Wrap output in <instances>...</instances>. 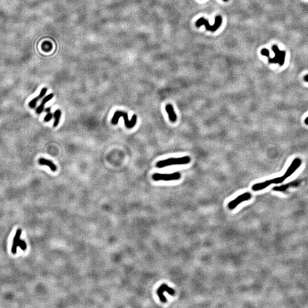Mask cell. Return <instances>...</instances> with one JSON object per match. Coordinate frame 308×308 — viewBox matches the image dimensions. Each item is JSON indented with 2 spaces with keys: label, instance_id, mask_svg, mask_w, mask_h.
Masks as SVG:
<instances>
[{
  "label": "cell",
  "instance_id": "24",
  "mask_svg": "<svg viewBox=\"0 0 308 308\" xmlns=\"http://www.w3.org/2000/svg\"><path fill=\"white\" fill-rule=\"evenodd\" d=\"M305 124H307V125H308V117L305 119Z\"/></svg>",
  "mask_w": 308,
  "mask_h": 308
},
{
  "label": "cell",
  "instance_id": "7",
  "mask_svg": "<svg viewBox=\"0 0 308 308\" xmlns=\"http://www.w3.org/2000/svg\"><path fill=\"white\" fill-rule=\"evenodd\" d=\"M165 292H167L168 293H169L171 296H174L175 294V291L174 289H173L172 288L169 287L167 284H163L158 289V290H157V294H158V296L159 297L160 301L162 302H167L166 297L163 295V293Z\"/></svg>",
  "mask_w": 308,
  "mask_h": 308
},
{
  "label": "cell",
  "instance_id": "3",
  "mask_svg": "<svg viewBox=\"0 0 308 308\" xmlns=\"http://www.w3.org/2000/svg\"><path fill=\"white\" fill-rule=\"evenodd\" d=\"M191 161V158L189 156H184L178 158H169L166 160H161L156 163V166L158 168H163L167 166L172 165H186L189 163Z\"/></svg>",
  "mask_w": 308,
  "mask_h": 308
},
{
  "label": "cell",
  "instance_id": "12",
  "mask_svg": "<svg viewBox=\"0 0 308 308\" xmlns=\"http://www.w3.org/2000/svg\"><path fill=\"white\" fill-rule=\"evenodd\" d=\"M272 49L273 51L275 54V57L273 58H271L270 57H269V62L271 63H279L280 61V50L278 49L277 46L276 45L273 46Z\"/></svg>",
  "mask_w": 308,
  "mask_h": 308
},
{
  "label": "cell",
  "instance_id": "5",
  "mask_svg": "<svg viewBox=\"0 0 308 308\" xmlns=\"http://www.w3.org/2000/svg\"><path fill=\"white\" fill-rule=\"evenodd\" d=\"M251 198H252V195L249 192L244 193L243 194L238 196L234 200L229 202L228 204V207L231 210H233L241 203L247 201V200H249V199H250Z\"/></svg>",
  "mask_w": 308,
  "mask_h": 308
},
{
  "label": "cell",
  "instance_id": "10",
  "mask_svg": "<svg viewBox=\"0 0 308 308\" xmlns=\"http://www.w3.org/2000/svg\"><path fill=\"white\" fill-rule=\"evenodd\" d=\"M300 181H298V180H296V181H294L293 182H291V183H289L288 184H285V185H283V186H278V187H275L273 188V190L275 191H280V192H284L285 191L287 190L288 188L289 187H297V186H298L300 184Z\"/></svg>",
  "mask_w": 308,
  "mask_h": 308
},
{
  "label": "cell",
  "instance_id": "25",
  "mask_svg": "<svg viewBox=\"0 0 308 308\" xmlns=\"http://www.w3.org/2000/svg\"><path fill=\"white\" fill-rule=\"evenodd\" d=\"M223 1H225V2H226V1H228V0H223Z\"/></svg>",
  "mask_w": 308,
  "mask_h": 308
},
{
  "label": "cell",
  "instance_id": "14",
  "mask_svg": "<svg viewBox=\"0 0 308 308\" xmlns=\"http://www.w3.org/2000/svg\"><path fill=\"white\" fill-rule=\"evenodd\" d=\"M272 183V181H271V180H268L264 182H262V183H257V184H254L252 188V190L255 191H260V190H263L264 188H266L267 187H268V186H269Z\"/></svg>",
  "mask_w": 308,
  "mask_h": 308
},
{
  "label": "cell",
  "instance_id": "6",
  "mask_svg": "<svg viewBox=\"0 0 308 308\" xmlns=\"http://www.w3.org/2000/svg\"><path fill=\"white\" fill-rule=\"evenodd\" d=\"M181 178L180 174L179 172H175L171 174H155L153 176V179L155 181H172L177 180Z\"/></svg>",
  "mask_w": 308,
  "mask_h": 308
},
{
  "label": "cell",
  "instance_id": "16",
  "mask_svg": "<svg viewBox=\"0 0 308 308\" xmlns=\"http://www.w3.org/2000/svg\"><path fill=\"white\" fill-rule=\"evenodd\" d=\"M39 99H40V98H39L38 96H37V97H35L32 101H30V102L29 103V106L31 108H34L36 107L38 101Z\"/></svg>",
  "mask_w": 308,
  "mask_h": 308
},
{
  "label": "cell",
  "instance_id": "8",
  "mask_svg": "<svg viewBox=\"0 0 308 308\" xmlns=\"http://www.w3.org/2000/svg\"><path fill=\"white\" fill-rule=\"evenodd\" d=\"M38 163L40 165L48 166L53 172H55L57 171V166L53 163L52 161L50 160H48L44 158H41L38 160Z\"/></svg>",
  "mask_w": 308,
  "mask_h": 308
},
{
  "label": "cell",
  "instance_id": "20",
  "mask_svg": "<svg viewBox=\"0 0 308 308\" xmlns=\"http://www.w3.org/2000/svg\"><path fill=\"white\" fill-rule=\"evenodd\" d=\"M47 91H48V89H47L46 87H44V88H43V89L41 90V91L39 94L38 95V96H39V98H40V99H41V98H42L44 96V95L46 94Z\"/></svg>",
  "mask_w": 308,
  "mask_h": 308
},
{
  "label": "cell",
  "instance_id": "17",
  "mask_svg": "<svg viewBox=\"0 0 308 308\" xmlns=\"http://www.w3.org/2000/svg\"><path fill=\"white\" fill-rule=\"evenodd\" d=\"M285 54L286 53L285 51H280V61L279 63L280 66H283L284 64Z\"/></svg>",
  "mask_w": 308,
  "mask_h": 308
},
{
  "label": "cell",
  "instance_id": "19",
  "mask_svg": "<svg viewBox=\"0 0 308 308\" xmlns=\"http://www.w3.org/2000/svg\"><path fill=\"white\" fill-rule=\"evenodd\" d=\"M18 246L23 250H25L26 249V247H27L26 243L24 241V240H20Z\"/></svg>",
  "mask_w": 308,
  "mask_h": 308
},
{
  "label": "cell",
  "instance_id": "9",
  "mask_svg": "<svg viewBox=\"0 0 308 308\" xmlns=\"http://www.w3.org/2000/svg\"><path fill=\"white\" fill-rule=\"evenodd\" d=\"M21 234V230L20 229H18L15 235V236L13 238V245H12V252L13 254H15L16 252H17V247L18 246L19 241H20V240Z\"/></svg>",
  "mask_w": 308,
  "mask_h": 308
},
{
  "label": "cell",
  "instance_id": "23",
  "mask_svg": "<svg viewBox=\"0 0 308 308\" xmlns=\"http://www.w3.org/2000/svg\"><path fill=\"white\" fill-rule=\"evenodd\" d=\"M50 111H51V107H49L46 108L45 109V112H46L48 113H50Z\"/></svg>",
  "mask_w": 308,
  "mask_h": 308
},
{
  "label": "cell",
  "instance_id": "18",
  "mask_svg": "<svg viewBox=\"0 0 308 308\" xmlns=\"http://www.w3.org/2000/svg\"><path fill=\"white\" fill-rule=\"evenodd\" d=\"M261 54L262 55V56H266L268 58L270 57V53H269V51L267 49H263L261 50Z\"/></svg>",
  "mask_w": 308,
  "mask_h": 308
},
{
  "label": "cell",
  "instance_id": "15",
  "mask_svg": "<svg viewBox=\"0 0 308 308\" xmlns=\"http://www.w3.org/2000/svg\"><path fill=\"white\" fill-rule=\"evenodd\" d=\"M54 121L53 123V126L56 127L59 124V120H60V116H61V111L59 110H56L54 113Z\"/></svg>",
  "mask_w": 308,
  "mask_h": 308
},
{
  "label": "cell",
  "instance_id": "22",
  "mask_svg": "<svg viewBox=\"0 0 308 308\" xmlns=\"http://www.w3.org/2000/svg\"><path fill=\"white\" fill-rule=\"evenodd\" d=\"M304 80L305 82H308V74H307V75H305L304 77Z\"/></svg>",
  "mask_w": 308,
  "mask_h": 308
},
{
  "label": "cell",
  "instance_id": "11",
  "mask_svg": "<svg viewBox=\"0 0 308 308\" xmlns=\"http://www.w3.org/2000/svg\"><path fill=\"white\" fill-rule=\"evenodd\" d=\"M54 96V94L53 93H51V94H50L49 95H47L46 96H45L43 99H42V101L41 103V105L38 107L36 109V113L38 114H40L42 113V111H44V107H45V105L49 102V101H50Z\"/></svg>",
  "mask_w": 308,
  "mask_h": 308
},
{
  "label": "cell",
  "instance_id": "21",
  "mask_svg": "<svg viewBox=\"0 0 308 308\" xmlns=\"http://www.w3.org/2000/svg\"><path fill=\"white\" fill-rule=\"evenodd\" d=\"M53 114L51 113H48V114L46 115V116L45 117L44 119V122H49L53 118Z\"/></svg>",
  "mask_w": 308,
  "mask_h": 308
},
{
  "label": "cell",
  "instance_id": "1",
  "mask_svg": "<svg viewBox=\"0 0 308 308\" xmlns=\"http://www.w3.org/2000/svg\"><path fill=\"white\" fill-rule=\"evenodd\" d=\"M120 117H123L124 119V124L127 129L133 128L136 123L137 117L136 115H134L131 120H129L127 113L121 111H117L114 113L113 117L111 119V123L113 124H117L118 123L119 119Z\"/></svg>",
  "mask_w": 308,
  "mask_h": 308
},
{
  "label": "cell",
  "instance_id": "2",
  "mask_svg": "<svg viewBox=\"0 0 308 308\" xmlns=\"http://www.w3.org/2000/svg\"><path fill=\"white\" fill-rule=\"evenodd\" d=\"M301 160L300 158L295 159L292 162L291 165L288 168V169L286 170V171L285 172L283 176L278 177V178H276L273 179H271L272 183L280 184L283 182L286 179L290 177L299 168V167L301 166Z\"/></svg>",
  "mask_w": 308,
  "mask_h": 308
},
{
  "label": "cell",
  "instance_id": "13",
  "mask_svg": "<svg viewBox=\"0 0 308 308\" xmlns=\"http://www.w3.org/2000/svg\"><path fill=\"white\" fill-rule=\"evenodd\" d=\"M166 110L167 113L168 115V117H169L170 121L171 122H175L177 119V117L175 113L173 106L170 104L167 105L166 106Z\"/></svg>",
  "mask_w": 308,
  "mask_h": 308
},
{
  "label": "cell",
  "instance_id": "4",
  "mask_svg": "<svg viewBox=\"0 0 308 308\" xmlns=\"http://www.w3.org/2000/svg\"><path fill=\"white\" fill-rule=\"evenodd\" d=\"M222 23V18L220 16L217 15L215 18V22L213 25H210L208 20L204 19V18H199L196 23V26L198 27H199L202 26V25H204L206 28V29L208 31L214 32L216 31L218 28H219L221 26V24Z\"/></svg>",
  "mask_w": 308,
  "mask_h": 308
}]
</instances>
